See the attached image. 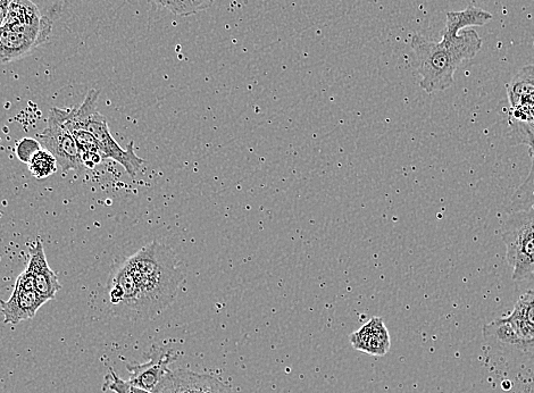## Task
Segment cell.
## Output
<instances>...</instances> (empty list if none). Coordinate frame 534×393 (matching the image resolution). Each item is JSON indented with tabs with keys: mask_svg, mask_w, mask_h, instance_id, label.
<instances>
[{
	"mask_svg": "<svg viewBox=\"0 0 534 393\" xmlns=\"http://www.w3.org/2000/svg\"><path fill=\"white\" fill-rule=\"evenodd\" d=\"M411 47L417 60L420 87L427 94L445 91L454 85L455 72L465 61H471L482 48L475 30H465L455 38H442L439 43L414 35Z\"/></svg>",
	"mask_w": 534,
	"mask_h": 393,
	"instance_id": "obj_1",
	"label": "cell"
},
{
	"mask_svg": "<svg viewBox=\"0 0 534 393\" xmlns=\"http://www.w3.org/2000/svg\"><path fill=\"white\" fill-rule=\"evenodd\" d=\"M127 262L144 300L146 319L161 314L177 296L183 273L173 250L153 241Z\"/></svg>",
	"mask_w": 534,
	"mask_h": 393,
	"instance_id": "obj_2",
	"label": "cell"
},
{
	"mask_svg": "<svg viewBox=\"0 0 534 393\" xmlns=\"http://www.w3.org/2000/svg\"><path fill=\"white\" fill-rule=\"evenodd\" d=\"M506 259L515 281L534 278V206L508 214L502 224Z\"/></svg>",
	"mask_w": 534,
	"mask_h": 393,
	"instance_id": "obj_3",
	"label": "cell"
},
{
	"mask_svg": "<svg viewBox=\"0 0 534 393\" xmlns=\"http://www.w3.org/2000/svg\"><path fill=\"white\" fill-rule=\"evenodd\" d=\"M99 94L98 90H90L85 102L75 108V117L95 137L103 158L121 164L130 177L135 178L145 161L135 153L133 142L123 149L112 137L106 117L97 111Z\"/></svg>",
	"mask_w": 534,
	"mask_h": 393,
	"instance_id": "obj_4",
	"label": "cell"
},
{
	"mask_svg": "<svg viewBox=\"0 0 534 393\" xmlns=\"http://www.w3.org/2000/svg\"><path fill=\"white\" fill-rule=\"evenodd\" d=\"M53 30V22L46 16L36 25L4 23L0 27V64L10 63L31 54L46 43Z\"/></svg>",
	"mask_w": 534,
	"mask_h": 393,
	"instance_id": "obj_5",
	"label": "cell"
},
{
	"mask_svg": "<svg viewBox=\"0 0 534 393\" xmlns=\"http://www.w3.org/2000/svg\"><path fill=\"white\" fill-rule=\"evenodd\" d=\"M108 303L116 314L147 320L143 297L127 261L108 281Z\"/></svg>",
	"mask_w": 534,
	"mask_h": 393,
	"instance_id": "obj_6",
	"label": "cell"
},
{
	"mask_svg": "<svg viewBox=\"0 0 534 393\" xmlns=\"http://www.w3.org/2000/svg\"><path fill=\"white\" fill-rule=\"evenodd\" d=\"M40 141L56 158L64 171L83 169L81 150L72 133L61 120L56 107L49 112L47 127L40 135Z\"/></svg>",
	"mask_w": 534,
	"mask_h": 393,
	"instance_id": "obj_7",
	"label": "cell"
},
{
	"mask_svg": "<svg viewBox=\"0 0 534 393\" xmlns=\"http://www.w3.org/2000/svg\"><path fill=\"white\" fill-rule=\"evenodd\" d=\"M149 361L144 364H128L129 382L133 386L153 392L164 376L170 372L169 366L174 362L172 350L153 347L148 355Z\"/></svg>",
	"mask_w": 534,
	"mask_h": 393,
	"instance_id": "obj_8",
	"label": "cell"
},
{
	"mask_svg": "<svg viewBox=\"0 0 534 393\" xmlns=\"http://www.w3.org/2000/svg\"><path fill=\"white\" fill-rule=\"evenodd\" d=\"M157 387L177 393H232L227 384L214 376L188 370H170Z\"/></svg>",
	"mask_w": 534,
	"mask_h": 393,
	"instance_id": "obj_9",
	"label": "cell"
},
{
	"mask_svg": "<svg viewBox=\"0 0 534 393\" xmlns=\"http://www.w3.org/2000/svg\"><path fill=\"white\" fill-rule=\"evenodd\" d=\"M49 301L36 290L27 289L15 283L14 291L7 301L0 300L5 324H19L36 316L39 308Z\"/></svg>",
	"mask_w": 534,
	"mask_h": 393,
	"instance_id": "obj_10",
	"label": "cell"
},
{
	"mask_svg": "<svg viewBox=\"0 0 534 393\" xmlns=\"http://www.w3.org/2000/svg\"><path fill=\"white\" fill-rule=\"evenodd\" d=\"M33 282V288L39 295L52 300L62 286L56 273L50 269L45 254L43 242L38 240L35 246L30 248V258L27 269L24 271Z\"/></svg>",
	"mask_w": 534,
	"mask_h": 393,
	"instance_id": "obj_11",
	"label": "cell"
},
{
	"mask_svg": "<svg viewBox=\"0 0 534 393\" xmlns=\"http://www.w3.org/2000/svg\"><path fill=\"white\" fill-rule=\"evenodd\" d=\"M350 344L361 353L382 357L389 353L391 340L385 322L373 317L349 338Z\"/></svg>",
	"mask_w": 534,
	"mask_h": 393,
	"instance_id": "obj_12",
	"label": "cell"
},
{
	"mask_svg": "<svg viewBox=\"0 0 534 393\" xmlns=\"http://www.w3.org/2000/svg\"><path fill=\"white\" fill-rule=\"evenodd\" d=\"M58 115L69 129L75 141L81 150L82 163L87 169H93L94 166L104 160L102 153H100L97 140L91 133L83 127V125L75 117V108H58L56 107Z\"/></svg>",
	"mask_w": 534,
	"mask_h": 393,
	"instance_id": "obj_13",
	"label": "cell"
},
{
	"mask_svg": "<svg viewBox=\"0 0 534 393\" xmlns=\"http://www.w3.org/2000/svg\"><path fill=\"white\" fill-rule=\"evenodd\" d=\"M503 320L511 326L521 342L534 339V290L525 292L516 301L510 315L503 317Z\"/></svg>",
	"mask_w": 534,
	"mask_h": 393,
	"instance_id": "obj_14",
	"label": "cell"
},
{
	"mask_svg": "<svg viewBox=\"0 0 534 393\" xmlns=\"http://www.w3.org/2000/svg\"><path fill=\"white\" fill-rule=\"evenodd\" d=\"M492 19L494 15L475 6H469L461 12H448L442 38H455L461 30L467 27H483Z\"/></svg>",
	"mask_w": 534,
	"mask_h": 393,
	"instance_id": "obj_15",
	"label": "cell"
},
{
	"mask_svg": "<svg viewBox=\"0 0 534 393\" xmlns=\"http://www.w3.org/2000/svg\"><path fill=\"white\" fill-rule=\"evenodd\" d=\"M37 5L31 0H8L5 23L19 25H36L45 20Z\"/></svg>",
	"mask_w": 534,
	"mask_h": 393,
	"instance_id": "obj_16",
	"label": "cell"
},
{
	"mask_svg": "<svg viewBox=\"0 0 534 393\" xmlns=\"http://www.w3.org/2000/svg\"><path fill=\"white\" fill-rule=\"evenodd\" d=\"M527 146L530 148L532 160L531 171L527 180L514 192L511 203L506 208L507 214L534 206V137L528 141Z\"/></svg>",
	"mask_w": 534,
	"mask_h": 393,
	"instance_id": "obj_17",
	"label": "cell"
},
{
	"mask_svg": "<svg viewBox=\"0 0 534 393\" xmlns=\"http://www.w3.org/2000/svg\"><path fill=\"white\" fill-rule=\"evenodd\" d=\"M508 103L513 106L534 94V65L525 66L506 86Z\"/></svg>",
	"mask_w": 534,
	"mask_h": 393,
	"instance_id": "obj_18",
	"label": "cell"
},
{
	"mask_svg": "<svg viewBox=\"0 0 534 393\" xmlns=\"http://www.w3.org/2000/svg\"><path fill=\"white\" fill-rule=\"evenodd\" d=\"M30 172L38 180L47 179L57 171V161L47 149H41L29 163Z\"/></svg>",
	"mask_w": 534,
	"mask_h": 393,
	"instance_id": "obj_19",
	"label": "cell"
},
{
	"mask_svg": "<svg viewBox=\"0 0 534 393\" xmlns=\"http://www.w3.org/2000/svg\"><path fill=\"white\" fill-rule=\"evenodd\" d=\"M103 391H113L115 393H153L133 386L129 381L122 380L113 369H110V372L105 376Z\"/></svg>",
	"mask_w": 534,
	"mask_h": 393,
	"instance_id": "obj_20",
	"label": "cell"
},
{
	"mask_svg": "<svg viewBox=\"0 0 534 393\" xmlns=\"http://www.w3.org/2000/svg\"><path fill=\"white\" fill-rule=\"evenodd\" d=\"M39 150L41 146L36 139L23 138L16 144L15 154L22 163L29 164Z\"/></svg>",
	"mask_w": 534,
	"mask_h": 393,
	"instance_id": "obj_21",
	"label": "cell"
},
{
	"mask_svg": "<svg viewBox=\"0 0 534 393\" xmlns=\"http://www.w3.org/2000/svg\"><path fill=\"white\" fill-rule=\"evenodd\" d=\"M153 2L168 8L175 15L189 16L196 13L189 0H153Z\"/></svg>",
	"mask_w": 534,
	"mask_h": 393,
	"instance_id": "obj_22",
	"label": "cell"
},
{
	"mask_svg": "<svg viewBox=\"0 0 534 393\" xmlns=\"http://www.w3.org/2000/svg\"><path fill=\"white\" fill-rule=\"evenodd\" d=\"M516 353L521 355H534V339L521 342V345L519 348H517Z\"/></svg>",
	"mask_w": 534,
	"mask_h": 393,
	"instance_id": "obj_23",
	"label": "cell"
},
{
	"mask_svg": "<svg viewBox=\"0 0 534 393\" xmlns=\"http://www.w3.org/2000/svg\"><path fill=\"white\" fill-rule=\"evenodd\" d=\"M189 2L193 5L194 10L197 13L211 7L215 3V0H189Z\"/></svg>",
	"mask_w": 534,
	"mask_h": 393,
	"instance_id": "obj_24",
	"label": "cell"
},
{
	"mask_svg": "<svg viewBox=\"0 0 534 393\" xmlns=\"http://www.w3.org/2000/svg\"><path fill=\"white\" fill-rule=\"evenodd\" d=\"M8 0H0V27L5 23L7 15Z\"/></svg>",
	"mask_w": 534,
	"mask_h": 393,
	"instance_id": "obj_25",
	"label": "cell"
}]
</instances>
